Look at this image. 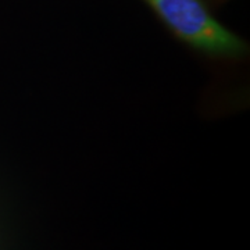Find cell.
I'll use <instances>...</instances> for the list:
<instances>
[{
    "label": "cell",
    "instance_id": "obj_1",
    "mask_svg": "<svg viewBox=\"0 0 250 250\" xmlns=\"http://www.w3.org/2000/svg\"><path fill=\"white\" fill-rule=\"evenodd\" d=\"M182 39L210 53L238 54L243 43L221 27L199 0H147Z\"/></svg>",
    "mask_w": 250,
    "mask_h": 250
}]
</instances>
